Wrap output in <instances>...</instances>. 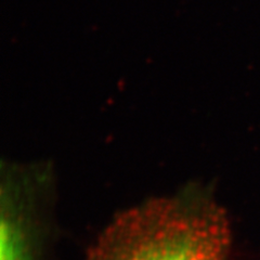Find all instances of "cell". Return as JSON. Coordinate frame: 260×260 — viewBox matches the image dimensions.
Listing matches in <instances>:
<instances>
[{
	"label": "cell",
	"instance_id": "1",
	"mask_svg": "<svg viewBox=\"0 0 260 260\" xmlns=\"http://www.w3.org/2000/svg\"><path fill=\"white\" fill-rule=\"evenodd\" d=\"M229 248L223 210L208 191L189 186L116 217L88 260H226Z\"/></svg>",
	"mask_w": 260,
	"mask_h": 260
},
{
	"label": "cell",
	"instance_id": "2",
	"mask_svg": "<svg viewBox=\"0 0 260 260\" xmlns=\"http://www.w3.org/2000/svg\"><path fill=\"white\" fill-rule=\"evenodd\" d=\"M50 177L43 165H3V260H31L37 243L39 208L50 199Z\"/></svg>",
	"mask_w": 260,
	"mask_h": 260
}]
</instances>
